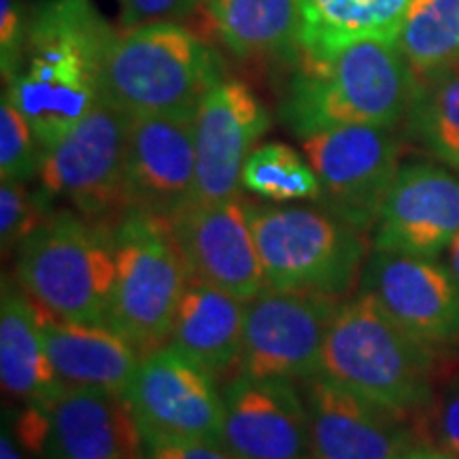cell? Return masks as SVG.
<instances>
[{
    "label": "cell",
    "instance_id": "obj_6",
    "mask_svg": "<svg viewBox=\"0 0 459 459\" xmlns=\"http://www.w3.org/2000/svg\"><path fill=\"white\" fill-rule=\"evenodd\" d=\"M268 290L347 300L368 260L366 234L321 206L247 203Z\"/></svg>",
    "mask_w": 459,
    "mask_h": 459
},
{
    "label": "cell",
    "instance_id": "obj_14",
    "mask_svg": "<svg viewBox=\"0 0 459 459\" xmlns=\"http://www.w3.org/2000/svg\"><path fill=\"white\" fill-rule=\"evenodd\" d=\"M313 459H402L423 449L411 419L366 400L325 375L298 383Z\"/></svg>",
    "mask_w": 459,
    "mask_h": 459
},
{
    "label": "cell",
    "instance_id": "obj_9",
    "mask_svg": "<svg viewBox=\"0 0 459 459\" xmlns=\"http://www.w3.org/2000/svg\"><path fill=\"white\" fill-rule=\"evenodd\" d=\"M302 149L319 181L315 203L359 232H372L400 170V143L389 128L341 126L304 139Z\"/></svg>",
    "mask_w": 459,
    "mask_h": 459
},
{
    "label": "cell",
    "instance_id": "obj_13",
    "mask_svg": "<svg viewBox=\"0 0 459 459\" xmlns=\"http://www.w3.org/2000/svg\"><path fill=\"white\" fill-rule=\"evenodd\" d=\"M196 113L130 115L126 136L128 211L170 220L196 203Z\"/></svg>",
    "mask_w": 459,
    "mask_h": 459
},
{
    "label": "cell",
    "instance_id": "obj_20",
    "mask_svg": "<svg viewBox=\"0 0 459 459\" xmlns=\"http://www.w3.org/2000/svg\"><path fill=\"white\" fill-rule=\"evenodd\" d=\"M34 307L49 359L66 387H100L126 394L143 358L128 338L108 324L62 319L39 304Z\"/></svg>",
    "mask_w": 459,
    "mask_h": 459
},
{
    "label": "cell",
    "instance_id": "obj_11",
    "mask_svg": "<svg viewBox=\"0 0 459 459\" xmlns=\"http://www.w3.org/2000/svg\"><path fill=\"white\" fill-rule=\"evenodd\" d=\"M17 440L43 459H141L143 438L122 394L66 387L51 404L24 406Z\"/></svg>",
    "mask_w": 459,
    "mask_h": 459
},
{
    "label": "cell",
    "instance_id": "obj_32",
    "mask_svg": "<svg viewBox=\"0 0 459 459\" xmlns=\"http://www.w3.org/2000/svg\"><path fill=\"white\" fill-rule=\"evenodd\" d=\"M124 28L183 20L204 0H117Z\"/></svg>",
    "mask_w": 459,
    "mask_h": 459
},
{
    "label": "cell",
    "instance_id": "obj_31",
    "mask_svg": "<svg viewBox=\"0 0 459 459\" xmlns=\"http://www.w3.org/2000/svg\"><path fill=\"white\" fill-rule=\"evenodd\" d=\"M28 37V20L20 0H0V65L4 83L15 77L22 66Z\"/></svg>",
    "mask_w": 459,
    "mask_h": 459
},
{
    "label": "cell",
    "instance_id": "obj_27",
    "mask_svg": "<svg viewBox=\"0 0 459 459\" xmlns=\"http://www.w3.org/2000/svg\"><path fill=\"white\" fill-rule=\"evenodd\" d=\"M240 187L273 203L319 198V181L313 166L283 143H268L249 153Z\"/></svg>",
    "mask_w": 459,
    "mask_h": 459
},
{
    "label": "cell",
    "instance_id": "obj_36",
    "mask_svg": "<svg viewBox=\"0 0 459 459\" xmlns=\"http://www.w3.org/2000/svg\"><path fill=\"white\" fill-rule=\"evenodd\" d=\"M402 459H455V457H449V455H445V453H438L432 449H417Z\"/></svg>",
    "mask_w": 459,
    "mask_h": 459
},
{
    "label": "cell",
    "instance_id": "obj_10",
    "mask_svg": "<svg viewBox=\"0 0 459 459\" xmlns=\"http://www.w3.org/2000/svg\"><path fill=\"white\" fill-rule=\"evenodd\" d=\"M341 298L264 290L247 302L238 375L300 383L319 375L321 353Z\"/></svg>",
    "mask_w": 459,
    "mask_h": 459
},
{
    "label": "cell",
    "instance_id": "obj_23",
    "mask_svg": "<svg viewBox=\"0 0 459 459\" xmlns=\"http://www.w3.org/2000/svg\"><path fill=\"white\" fill-rule=\"evenodd\" d=\"M223 45L243 60H296L302 49L300 0H204Z\"/></svg>",
    "mask_w": 459,
    "mask_h": 459
},
{
    "label": "cell",
    "instance_id": "obj_34",
    "mask_svg": "<svg viewBox=\"0 0 459 459\" xmlns=\"http://www.w3.org/2000/svg\"><path fill=\"white\" fill-rule=\"evenodd\" d=\"M0 459H26L20 449V440H17L13 426H7V417L3 421V434H0Z\"/></svg>",
    "mask_w": 459,
    "mask_h": 459
},
{
    "label": "cell",
    "instance_id": "obj_3",
    "mask_svg": "<svg viewBox=\"0 0 459 459\" xmlns=\"http://www.w3.org/2000/svg\"><path fill=\"white\" fill-rule=\"evenodd\" d=\"M438 351L402 328L375 296L359 291L338 307L319 372L412 423L434 398Z\"/></svg>",
    "mask_w": 459,
    "mask_h": 459
},
{
    "label": "cell",
    "instance_id": "obj_24",
    "mask_svg": "<svg viewBox=\"0 0 459 459\" xmlns=\"http://www.w3.org/2000/svg\"><path fill=\"white\" fill-rule=\"evenodd\" d=\"M302 49L328 57L358 41H398L415 0H300Z\"/></svg>",
    "mask_w": 459,
    "mask_h": 459
},
{
    "label": "cell",
    "instance_id": "obj_7",
    "mask_svg": "<svg viewBox=\"0 0 459 459\" xmlns=\"http://www.w3.org/2000/svg\"><path fill=\"white\" fill-rule=\"evenodd\" d=\"M115 290L108 325L145 355L169 342L189 271L169 220L126 211L115 223Z\"/></svg>",
    "mask_w": 459,
    "mask_h": 459
},
{
    "label": "cell",
    "instance_id": "obj_29",
    "mask_svg": "<svg viewBox=\"0 0 459 459\" xmlns=\"http://www.w3.org/2000/svg\"><path fill=\"white\" fill-rule=\"evenodd\" d=\"M54 213L51 198L43 189L30 192L26 183H3L0 187V247L3 255H15L20 245L32 237Z\"/></svg>",
    "mask_w": 459,
    "mask_h": 459
},
{
    "label": "cell",
    "instance_id": "obj_17",
    "mask_svg": "<svg viewBox=\"0 0 459 459\" xmlns=\"http://www.w3.org/2000/svg\"><path fill=\"white\" fill-rule=\"evenodd\" d=\"M221 445L240 459H313L300 387L234 375L221 387Z\"/></svg>",
    "mask_w": 459,
    "mask_h": 459
},
{
    "label": "cell",
    "instance_id": "obj_19",
    "mask_svg": "<svg viewBox=\"0 0 459 459\" xmlns=\"http://www.w3.org/2000/svg\"><path fill=\"white\" fill-rule=\"evenodd\" d=\"M271 126L266 107L249 85L223 79L196 113V203L238 196L243 166Z\"/></svg>",
    "mask_w": 459,
    "mask_h": 459
},
{
    "label": "cell",
    "instance_id": "obj_25",
    "mask_svg": "<svg viewBox=\"0 0 459 459\" xmlns=\"http://www.w3.org/2000/svg\"><path fill=\"white\" fill-rule=\"evenodd\" d=\"M395 43L417 79L449 68L459 56V0H415Z\"/></svg>",
    "mask_w": 459,
    "mask_h": 459
},
{
    "label": "cell",
    "instance_id": "obj_22",
    "mask_svg": "<svg viewBox=\"0 0 459 459\" xmlns=\"http://www.w3.org/2000/svg\"><path fill=\"white\" fill-rule=\"evenodd\" d=\"M0 378L24 406L51 404L66 389L49 359L37 307L11 277L3 279L0 296Z\"/></svg>",
    "mask_w": 459,
    "mask_h": 459
},
{
    "label": "cell",
    "instance_id": "obj_8",
    "mask_svg": "<svg viewBox=\"0 0 459 459\" xmlns=\"http://www.w3.org/2000/svg\"><path fill=\"white\" fill-rule=\"evenodd\" d=\"M130 115L100 100L60 143L43 152L39 181L85 220L115 228L128 211L126 136Z\"/></svg>",
    "mask_w": 459,
    "mask_h": 459
},
{
    "label": "cell",
    "instance_id": "obj_18",
    "mask_svg": "<svg viewBox=\"0 0 459 459\" xmlns=\"http://www.w3.org/2000/svg\"><path fill=\"white\" fill-rule=\"evenodd\" d=\"M457 234L459 177L434 164L400 166L372 230V249L434 260Z\"/></svg>",
    "mask_w": 459,
    "mask_h": 459
},
{
    "label": "cell",
    "instance_id": "obj_35",
    "mask_svg": "<svg viewBox=\"0 0 459 459\" xmlns=\"http://www.w3.org/2000/svg\"><path fill=\"white\" fill-rule=\"evenodd\" d=\"M446 268H449L451 277L457 281L459 285V234L455 238H453V243L446 247Z\"/></svg>",
    "mask_w": 459,
    "mask_h": 459
},
{
    "label": "cell",
    "instance_id": "obj_2",
    "mask_svg": "<svg viewBox=\"0 0 459 459\" xmlns=\"http://www.w3.org/2000/svg\"><path fill=\"white\" fill-rule=\"evenodd\" d=\"M281 117L296 136L341 126L392 130L409 115L419 79L395 41H358L328 57L300 49Z\"/></svg>",
    "mask_w": 459,
    "mask_h": 459
},
{
    "label": "cell",
    "instance_id": "obj_21",
    "mask_svg": "<svg viewBox=\"0 0 459 459\" xmlns=\"http://www.w3.org/2000/svg\"><path fill=\"white\" fill-rule=\"evenodd\" d=\"M247 302L203 281L189 279L169 342L217 381L237 375L245 338Z\"/></svg>",
    "mask_w": 459,
    "mask_h": 459
},
{
    "label": "cell",
    "instance_id": "obj_15",
    "mask_svg": "<svg viewBox=\"0 0 459 459\" xmlns=\"http://www.w3.org/2000/svg\"><path fill=\"white\" fill-rule=\"evenodd\" d=\"M189 277L243 302L266 287L249 209L240 196L221 203H194L169 220Z\"/></svg>",
    "mask_w": 459,
    "mask_h": 459
},
{
    "label": "cell",
    "instance_id": "obj_26",
    "mask_svg": "<svg viewBox=\"0 0 459 459\" xmlns=\"http://www.w3.org/2000/svg\"><path fill=\"white\" fill-rule=\"evenodd\" d=\"M406 117L412 139L459 169V68L429 74L428 83L417 88Z\"/></svg>",
    "mask_w": 459,
    "mask_h": 459
},
{
    "label": "cell",
    "instance_id": "obj_28",
    "mask_svg": "<svg viewBox=\"0 0 459 459\" xmlns=\"http://www.w3.org/2000/svg\"><path fill=\"white\" fill-rule=\"evenodd\" d=\"M41 158L43 149L32 126L4 91L0 105V179L3 183H28L39 175Z\"/></svg>",
    "mask_w": 459,
    "mask_h": 459
},
{
    "label": "cell",
    "instance_id": "obj_1",
    "mask_svg": "<svg viewBox=\"0 0 459 459\" xmlns=\"http://www.w3.org/2000/svg\"><path fill=\"white\" fill-rule=\"evenodd\" d=\"M115 39L94 0H41L34 7L22 66L4 91L43 152L102 100V73Z\"/></svg>",
    "mask_w": 459,
    "mask_h": 459
},
{
    "label": "cell",
    "instance_id": "obj_33",
    "mask_svg": "<svg viewBox=\"0 0 459 459\" xmlns=\"http://www.w3.org/2000/svg\"><path fill=\"white\" fill-rule=\"evenodd\" d=\"M141 459H240L221 443L211 440L143 438Z\"/></svg>",
    "mask_w": 459,
    "mask_h": 459
},
{
    "label": "cell",
    "instance_id": "obj_4",
    "mask_svg": "<svg viewBox=\"0 0 459 459\" xmlns=\"http://www.w3.org/2000/svg\"><path fill=\"white\" fill-rule=\"evenodd\" d=\"M115 228L54 209L15 251V279L56 317L108 324L115 290Z\"/></svg>",
    "mask_w": 459,
    "mask_h": 459
},
{
    "label": "cell",
    "instance_id": "obj_12",
    "mask_svg": "<svg viewBox=\"0 0 459 459\" xmlns=\"http://www.w3.org/2000/svg\"><path fill=\"white\" fill-rule=\"evenodd\" d=\"M141 438L221 443L220 381L170 344L141 358L124 394Z\"/></svg>",
    "mask_w": 459,
    "mask_h": 459
},
{
    "label": "cell",
    "instance_id": "obj_5",
    "mask_svg": "<svg viewBox=\"0 0 459 459\" xmlns=\"http://www.w3.org/2000/svg\"><path fill=\"white\" fill-rule=\"evenodd\" d=\"M223 82L220 56L175 22L132 28L115 39L102 73V100L128 115L198 113Z\"/></svg>",
    "mask_w": 459,
    "mask_h": 459
},
{
    "label": "cell",
    "instance_id": "obj_16",
    "mask_svg": "<svg viewBox=\"0 0 459 459\" xmlns=\"http://www.w3.org/2000/svg\"><path fill=\"white\" fill-rule=\"evenodd\" d=\"M359 291L375 296L402 328L436 349L459 344V285L429 257L372 249Z\"/></svg>",
    "mask_w": 459,
    "mask_h": 459
},
{
    "label": "cell",
    "instance_id": "obj_30",
    "mask_svg": "<svg viewBox=\"0 0 459 459\" xmlns=\"http://www.w3.org/2000/svg\"><path fill=\"white\" fill-rule=\"evenodd\" d=\"M412 428L423 449L459 459V372L436 389L429 404L412 419Z\"/></svg>",
    "mask_w": 459,
    "mask_h": 459
}]
</instances>
